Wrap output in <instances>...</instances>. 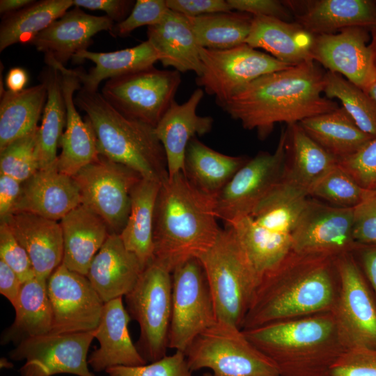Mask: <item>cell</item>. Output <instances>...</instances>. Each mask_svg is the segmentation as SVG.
Returning <instances> with one entry per match:
<instances>
[{"instance_id":"cell-6","label":"cell","mask_w":376,"mask_h":376,"mask_svg":"<svg viewBox=\"0 0 376 376\" xmlns=\"http://www.w3.org/2000/svg\"><path fill=\"white\" fill-rule=\"evenodd\" d=\"M197 258L208 281L217 321L242 329L258 277L233 229L221 228L214 244Z\"/></svg>"},{"instance_id":"cell-54","label":"cell","mask_w":376,"mask_h":376,"mask_svg":"<svg viewBox=\"0 0 376 376\" xmlns=\"http://www.w3.org/2000/svg\"><path fill=\"white\" fill-rule=\"evenodd\" d=\"M22 183L17 180L0 174V219L13 213L22 192Z\"/></svg>"},{"instance_id":"cell-58","label":"cell","mask_w":376,"mask_h":376,"mask_svg":"<svg viewBox=\"0 0 376 376\" xmlns=\"http://www.w3.org/2000/svg\"><path fill=\"white\" fill-rule=\"evenodd\" d=\"M33 0H1L0 13L6 15L17 12L33 3Z\"/></svg>"},{"instance_id":"cell-53","label":"cell","mask_w":376,"mask_h":376,"mask_svg":"<svg viewBox=\"0 0 376 376\" xmlns=\"http://www.w3.org/2000/svg\"><path fill=\"white\" fill-rule=\"evenodd\" d=\"M73 6L92 10H103L116 23L124 20L131 13L134 1L130 0H72Z\"/></svg>"},{"instance_id":"cell-27","label":"cell","mask_w":376,"mask_h":376,"mask_svg":"<svg viewBox=\"0 0 376 376\" xmlns=\"http://www.w3.org/2000/svg\"><path fill=\"white\" fill-rule=\"evenodd\" d=\"M314 37L295 22L253 16L246 44L263 49L279 61L294 66L313 61Z\"/></svg>"},{"instance_id":"cell-48","label":"cell","mask_w":376,"mask_h":376,"mask_svg":"<svg viewBox=\"0 0 376 376\" xmlns=\"http://www.w3.org/2000/svg\"><path fill=\"white\" fill-rule=\"evenodd\" d=\"M324 376H376V350H346Z\"/></svg>"},{"instance_id":"cell-30","label":"cell","mask_w":376,"mask_h":376,"mask_svg":"<svg viewBox=\"0 0 376 376\" xmlns=\"http://www.w3.org/2000/svg\"><path fill=\"white\" fill-rule=\"evenodd\" d=\"M285 132V159L281 178L308 195L314 184L338 162L314 141L299 123L287 125Z\"/></svg>"},{"instance_id":"cell-60","label":"cell","mask_w":376,"mask_h":376,"mask_svg":"<svg viewBox=\"0 0 376 376\" xmlns=\"http://www.w3.org/2000/svg\"><path fill=\"white\" fill-rule=\"evenodd\" d=\"M365 92L371 97L376 104V81Z\"/></svg>"},{"instance_id":"cell-43","label":"cell","mask_w":376,"mask_h":376,"mask_svg":"<svg viewBox=\"0 0 376 376\" xmlns=\"http://www.w3.org/2000/svg\"><path fill=\"white\" fill-rule=\"evenodd\" d=\"M366 190L338 164L314 184L308 196L334 207L354 208Z\"/></svg>"},{"instance_id":"cell-50","label":"cell","mask_w":376,"mask_h":376,"mask_svg":"<svg viewBox=\"0 0 376 376\" xmlns=\"http://www.w3.org/2000/svg\"><path fill=\"white\" fill-rule=\"evenodd\" d=\"M353 237L360 244H376V188L367 189L353 208Z\"/></svg>"},{"instance_id":"cell-39","label":"cell","mask_w":376,"mask_h":376,"mask_svg":"<svg viewBox=\"0 0 376 376\" xmlns=\"http://www.w3.org/2000/svg\"><path fill=\"white\" fill-rule=\"evenodd\" d=\"M72 6V0L35 1L17 12L3 15L0 26V52L17 43H31Z\"/></svg>"},{"instance_id":"cell-59","label":"cell","mask_w":376,"mask_h":376,"mask_svg":"<svg viewBox=\"0 0 376 376\" xmlns=\"http://www.w3.org/2000/svg\"><path fill=\"white\" fill-rule=\"evenodd\" d=\"M370 39L369 47L371 52L373 64L376 70V26L370 29Z\"/></svg>"},{"instance_id":"cell-31","label":"cell","mask_w":376,"mask_h":376,"mask_svg":"<svg viewBox=\"0 0 376 376\" xmlns=\"http://www.w3.org/2000/svg\"><path fill=\"white\" fill-rule=\"evenodd\" d=\"M72 59L74 63L89 60L95 63L88 72L80 70L76 72L84 89L97 91L102 81L154 66L159 56L147 40L136 46L110 52L81 50Z\"/></svg>"},{"instance_id":"cell-22","label":"cell","mask_w":376,"mask_h":376,"mask_svg":"<svg viewBox=\"0 0 376 376\" xmlns=\"http://www.w3.org/2000/svg\"><path fill=\"white\" fill-rule=\"evenodd\" d=\"M203 95L204 91L198 88L184 103L173 102L155 127L166 154L169 177L184 171L185 152L191 139L212 130L214 119L196 113Z\"/></svg>"},{"instance_id":"cell-34","label":"cell","mask_w":376,"mask_h":376,"mask_svg":"<svg viewBox=\"0 0 376 376\" xmlns=\"http://www.w3.org/2000/svg\"><path fill=\"white\" fill-rule=\"evenodd\" d=\"M248 160L221 153L194 137L186 150L183 173L196 188L215 198Z\"/></svg>"},{"instance_id":"cell-56","label":"cell","mask_w":376,"mask_h":376,"mask_svg":"<svg viewBox=\"0 0 376 376\" xmlns=\"http://www.w3.org/2000/svg\"><path fill=\"white\" fill-rule=\"evenodd\" d=\"M22 283L17 274L0 260V293L9 301L13 308L16 306Z\"/></svg>"},{"instance_id":"cell-28","label":"cell","mask_w":376,"mask_h":376,"mask_svg":"<svg viewBox=\"0 0 376 376\" xmlns=\"http://www.w3.org/2000/svg\"><path fill=\"white\" fill-rule=\"evenodd\" d=\"M63 233L62 264L86 276L91 263L110 234L104 221L81 204L61 221Z\"/></svg>"},{"instance_id":"cell-49","label":"cell","mask_w":376,"mask_h":376,"mask_svg":"<svg viewBox=\"0 0 376 376\" xmlns=\"http://www.w3.org/2000/svg\"><path fill=\"white\" fill-rule=\"evenodd\" d=\"M0 260L17 274L22 283L36 277L27 252L4 221L0 224Z\"/></svg>"},{"instance_id":"cell-45","label":"cell","mask_w":376,"mask_h":376,"mask_svg":"<svg viewBox=\"0 0 376 376\" xmlns=\"http://www.w3.org/2000/svg\"><path fill=\"white\" fill-rule=\"evenodd\" d=\"M105 373L107 376H192L185 354L181 351L143 366H115Z\"/></svg>"},{"instance_id":"cell-57","label":"cell","mask_w":376,"mask_h":376,"mask_svg":"<svg viewBox=\"0 0 376 376\" xmlns=\"http://www.w3.org/2000/svg\"><path fill=\"white\" fill-rule=\"evenodd\" d=\"M27 81L26 71L19 67L11 68L6 78L8 90L12 92H19L24 90Z\"/></svg>"},{"instance_id":"cell-12","label":"cell","mask_w":376,"mask_h":376,"mask_svg":"<svg viewBox=\"0 0 376 376\" xmlns=\"http://www.w3.org/2000/svg\"><path fill=\"white\" fill-rule=\"evenodd\" d=\"M340 291L333 310L346 350H376V298L352 253L336 257Z\"/></svg>"},{"instance_id":"cell-11","label":"cell","mask_w":376,"mask_h":376,"mask_svg":"<svg viewBox=\"0 0 376 376\" xmlns=\"http://www.w3.org/2000/svg\"><path fill=\"white\" fill-rule=\"evenodd\" d=\"M199 53L202 72L196 83L220 107L258 78L291 66L246 43L222 50L199 47Z\"/></svg>"},{"instance_id":"cell-44","label":"cell","mask_w":376,"mask_h":376,"mask_svg":"<svg viewBox=\"0 0 376 376\" xmlns=\"http://www.w3.org/2000/svg\"><path fill=\"white\" fill-rule=\"evenodd\" d=\"M38 130V128L0 151V174L22 183L39 170L36 155Z\"/></svg>"},{"instance_id":"cell-38","label":"cell","mask_w":376,"mask_h":376,"mask_svg":"<svg viewBox=\"0 0 376 376\" xmlns=\"http://www.w3.org/2000/svg\"><path fill=\"white\" fill-rule=\"evenodd\" d=\"M228 226L235 231L258 282L292 250L290 234L269 231L258 226L251 216L241 218Z\"/></svg>"},{"instance_id":"cell-21","label":"cell","mask_w":376,"mask_h":376,"mask_svg":"<svg viewBox=\"0 0 376 376\" xmlns=\"http://www.w3.org/2000/svg\"><path fill=\"white\" fill-rule=\"evenodd\" d=\"M81 204L76 182L72 177L61 173L56 162L39 169L22 182L13 213L29 212L58 221Z\"/></svg>"},{"instance_id":"cell-17","label":"cell","mask_w":376,"mask_h":376,"mask_svg":"<svg viewBox=\"0 0 376 376\" xmlns=\"http://www.w3.org/2000/svg\"><path fill=\"white\" fill-rule=\"evenodd\" d=\"M353 208L332 206L315 198L307 203L290 235L292 250L338 256L359 246L353 237Z\"/></svg>"},{"instance_id":"cell-20","label":"cell","mask_w":376,"mask_h":376,"mask_svg":"<svg viewBox=\"0 0 376 376\" xmlns=\"http://www.w3.org/2000/svg\"><path fill=\"white\" fill-rule=\"evenodd\" d=\"M295 22L313 36L338 33L343 29L376 26V1H283Z\"/></svg>"},{"instance_id":"cell-24","label":"cell","mask_w":376,"mask_h":376,"mask_svg":"<svg viewBox=\"0 0 376 376\" xmlns=\"http://www.w3.org/2000/svg\"><path fill=\"white\" fill-rule=\"evenodd\" d=\"M62 89L66 107V125L57 157L58 169L74 176L81 169L96 160L100 154L95 132L88 119L81 118L74 102L75 91L81 87L76 70L61 67Z\"/></svg>"},{"instance_id":"cell-1","label":"cell","mask_w":376,"mask_h":376,"mask_svg":"<svg viewBox=\"0 0 376 376\" xmlns=\"http://www.w3.org/2000/svg\"><path fill=\"white\" fill-rule=\"evenodd\" d=\"M336 257L291 250L260 278L242 329L332 312L340 291Z\"/></svg>"},{"instance_id":"cell-5","label":"cell","mask_w":376,"mask_h":376,"mask_svg":"<svg viewBox=\"0 0 376 376\" xmlns=\"http://www.w3.org/2000/svg\"><path fill=\"white\" fill-rule=\"evenodd\" d=\"M74 102L95 132L100 155L142 178L159 182L168 178L166 154L154 127L125 116L98 91L81 87Z\"/></svg>"},{"instance_id":"cell-3","label":"cell","mask_w":376,"mask_h":376,"mask_svg":"<svg viewBox=\"0 0 376 376\" xmlns=\"http://www.w3.org/2000/svg\"><path fill=\"white\" fill-rule=\"evenodd\" d=\"M215 198L196 188L183 171L160 185L153 224V262L171 273L179 265L207 251L221 228Z\"/></svg>"},{"instance_id":"cell-13","label":"cell","mask_w":376,"mask_h":376,"mask_svg":"<svg viewBox=\"0 0 376 376\" xmlns=\"http://www.w3.org/2000/svg\"><path fill=\"white\" fill-rule=\"evenodd\" d=\"M81 204L99 215L110 233L120 234L130 212V195L142 178L131 169L100 155L72 176Z\"/></svg>"},{"instance_id":"cell-37","label":"cell","mask_w":376,"mask_h":376,"mask_svg":"<svg viewBox=\"0 0 376 376\" xmlns=\"http://www.w3.org/2000/svg\"><path fill=\"white\" fill-rule=\"evenodd\" d=\"M40 77L47 93L36 148L39 169H42L52 166L57 160V148L66 125V107L61 72L48 66Z\"/></svg>"},{"instance_id":"cell-42","label":"cell","mask_w":376,"mask_h":376,"mask_svg":"<svg viewBox=\"0 0 376 376\" xmlns=\"http://www.w3.org/2000/svg\"><path fill=\"white\" fill-rule=\"evenodd\" d=\"M323 94L338 100L357 127L376 137V104L361 88L342 75L327 70L323 77Z\"/></svg>"},{"instance_id":"cell-32","label":"cell","mask_w":376,"mask_h":376,"mask_svg":"<svg viewBox=\"0 0 376 376\" xmlns=\"http://www.w3.org/2000/svg\"><path fill=\"white\" fill-rule=\"evenodd\" d=\"M162 182L141 178L130 195V212L119 236L125 248L138 258L143 269L153 260V224Z\"/></svg>"},{"instance_id":"cell-55","label":"cell","mask_w":376,"mask_h":376,"mask_svg":"<svg viewBox=\"0 0 376 376\" xmlns=\"http://www.w3.org/2000/svg\"><path fill=\"white\" fill-rule=\"evenodd\" d=\"M376 298V244H359L352 252Z\"/></svg>"},{"instance_id":"cell-51","label":"cell","mask_w":376,"mask_h":376,"mask_svg":"<svg viewBox=\"0 0 376 376\" xmlns=\"http://www.w3.org/2000/svg\"><path fill=\"white\" fill-rule=\"evenodd\" d=\"M231 9L253 16H266L290 22L292 13L283 1L277 0H227Z\"/></svg>"},{"instance_id":"cell-16","label":"cell","mask_w":376,"mask_h":376,"mask_svg":"<svg viewBox=\"0 0 376 376\" xmlns=\"http://www.w3.org/2000/svg\"><path fill=\"white\" fill-rule=\"evenodd\" d=\"M53 315L50 334L96 329L104 302L87 276L61 264L47 281Z\"/></svg>"},{"instance_id":"cell-33","label":"cell","mask_w":376,"mask_h":376,"mask_svg":"<svg viewBox=\"0 0 376 376\" xmlns=\"http://www.w3.org/2000/svg\"><path fill=\"white\" fill-rule=\"evenodd\" d=\"M47 279L34 277L22 283L14 309L13 322L1 334V345H18L25 339L50 334L53 315L47 295Z\"/></svg>"},{"instance_id":"cell-41","label":"cell","mask_w":376,"mask_h":376,"mask_svg":"<svg viewBox=\"0 0 376 376\" xmlns=\"http://www.w3.org/2000/svg\"><path fill=\"white\" fill-rule=\"evenodd\" d=\"M253 17L246 13L229 11L188 18L200 47L222 50L246 43Z\"/></svg>"},{"instance_id":"cell-8","label":"cell","mask_w":376,"mask_h":376,"mask_svg":"<svg viewBox=\"0 0 376 376\" xmlns=\"http://www.w3.org/2000/svg\"><path fill=\"white\" fill-rule=\"evenodd\" d=\"M126 309L140 328L135 345L147 363L166 356L172 309L171 273L152 262L125 295Z\"/></svg>"},{"instance_id":"cell-19","label":"cell","mask_w":376,"mask_h":376,"mask_svg":"<svg viewBox=\"0 0 376 376\" xmlns=\"http://www.w3.org/2000/svg\"><path fill=\"white\" fill-rule=\"evenodd\" d=\"M108 16H96L75 6L40 32L30 44L45 55L47 66L65 67L77 52L87 49L97 33L112 29Z\"/></svg>"},{"instance_id":"cell-47","label":"cell","mask_w":376,"mask_h":376,"mask_svg":"<svg viewBox=\"0 0 376 376\" xmlns=\"http://www.w3.org/2000/svg\"><path fill=\"white\" fill-rule=\"evenodd\" d=\"M338 164L362 188H376V137Z\"/></svg>"},{"instance_id":"cell-61","label":"cell","mask_w":376,"mask_h":376,"mask_svg":"<svg viewBox=\"0 0 376 376\" xmlns=\"http://www.w3.org/2000/svg\"><path fill=\"white\" fill-rule=\"evenodd\" d=\"M203 376H213V375L210 373H204Z\"/></svg>"},{"instance_id":"cell-36","label":"cell","mask_w":376,"mask_h":376,"mask_svg":"<svg viewBox=\"0 0 376 376\" xmlns=\"http://www.w3.org/2000/svg\"><path fill=\"white\" fill-rule=\"evenodd\" d=\"M47 95L43 82L19 92L5 90L1 95L0 151L38 128Z\"/></svg>"},{"instance_id":"cell-7","label":"cell","mask_w":376,"mask_h":376,"mask_svg":"<svg viewBox=\"0 0 376 376\" xmlns=\"http://www.w3.org/2000/svg\"><path fill=\"white\" fill-rule=\"evenodd\" d=\"M184 353L192 372L209 368L213 376H279L242 329L221 321L199 334Z\"/></svg>"},{"instance_id":"cell-46","label":"cell","mask_w":376,"mask_h":376,"mask_svg":"<svg viewBox=\"0 0 376 376\" xmlns=\"http://www.w3.org/2000/svg\"><path fill=\"white\" fill-rule=\"evenodd\" d=\"M169 11L166 0H137L130 14L122 22L114 23L109 32L113 37H127L139 27L159 24Z\"/></svg>"},{"instance_id":"cell-10","label":"cell","mask_w":376,"mask_h":376,"mask_svg":"<svg viewBox=\"0 0 376 376\" xmlns=\"http://www.w3.org/2000/svg\"><path fill=\"white\" fill-rule=\"evenodd\" d=\"M171 277L169 348L185 352L217 320L208 281L198 258H191L177 267Z\"/></svg>"},{"instance_id":"cell-23","label":"cell","mask_w":376,"mask_h":376,"mask_svg":"<svg viewBox=\"0 0 376 376\" xmlns=\"http://www.w3.org/2000/svg\"><path fill=\"white\" fill-rule=\"evenodd\" d=\"M130 320L123 297L104 304L95 334L100 347L88 357V366L94 372H105L115 366H139L148 363L130 336Z\"/></svg>"},{"instance_id":"cell-18","label":"cell","mask_w":376,"mask_h":376,"mask_svg":"<svg viewBox=\"0 0 376 376\" xmlns=\"http://www.w3.org/2000/svg\"><path fill=\"white\" fill-rule=\"evenodd\" d=\"M370 39V29L361 26L347 28L334 34L315 36L313 60L365 91L376 81Z\"/></svg>"},{"instance_id":"cell-40","label":"cell","mask_w":376,"mask_h":376,"mask_svg":"<svg viewBox=\"0 0 376 376\" xmlns=\"http://www.w3.org/2000/svg\"><path fill=\"white\" fill-rule=\"evenodd\" d=\"M308 198L305 191L281 178L249 216L269 231L290 234Z\"/></svg>"},{"instance_id":"cell-2","label":"cell","mask_w":376,"mask_h":376,"mask_svg":"<svg viewBox=\"0 0 376 376\" xmlns=\"http://www.w3.org/2000/svg\"><path fill=\"white\" fill-rule=\"evenodd\" d=\"M323 72L314 61L290 66L254 80L221 107L265 139L276 123L287 125L339 107L323 94Z\"/></svg>"},{"instance_id":"cell-15","label":"cell","mask_w":376,"mask_h":376,"mask_svg":"<svg viewBox=\"0 0 376 376\" xmlns=\"http://www.w3.org/2000/svg\"><path fill=\"white\" fill-rule=\"evenodd\" d=\"M95 334V329L29 338L17 345L8 355L13 361L25 360L19 370L20 376H95L88 363V352Z\"/></svg>"},{"instance_id":"cell-26","label":"cell","mask_w":376,"mask_h":376,"mask_svg":"<svg viewBox=\"0 0 376 376\" xmlns=\"http://www.w3.org/2000/svg\"><path fill=\"white\" fill-rule=\"evenodd\" d=\"M143 270L138 258L125 248L119 235L110 233L93 258L86 276L105 303L126 295Z\"/></svg>"},{"instance_id":"cell-9","label":"cell","mask_w":376,"mask_h":376,"mask_svg":"<svg viewBox=\"0 0 376 376\" xmlns=\"http://www.w3.org/2000/svg\"><path fill=\"white\" fill-rule=\"evenodd\" d=\"M181 81L178 71L152 66L107 80L101 94L125 116L155 127L175 101Z\"/></svg>"},{"instance_id":"cell-35","label":"cell","mask_w":376,"mask_h":376,"mask_svg":"<svg viewBox=\"0 0 376 376\" xmlns=\"http://www.w3.org/2000/svg\"><path fill=\"white\" fill-rule=\"evenodd\" d=\"M299 124L338 162L354 155L373 139L357 127L343 107L304 119Z\"/></svg>"},{"instance_id":"cell-25","label":"cell","mask_w":376,"mask_h":376,"mask_svg":"<svg viewBox=\"0 0 376 376\" xmlns=\"http://www.w3.org/2000/svg\"><path fill=\"white\" fill-rule=\"evenodd\" d=\"M27 252L36 277L48 279L62 263L63 233L60 222L29 212H15L3 220Z\"/></svg>"},{"instance_id":"cell-52","label":"cell","mask_w":376,"mask_h":376,"mask_svg":"<svg viewBox=\"0 0 376 376\" xmlns=\"http://www.w3.org/2000/svg\"><path fill=\"white\" fill-rule=\"evenodd\" d=\"M169 10L188 17L232 11L227 0H166Z\"/></svg>"},{"instance_id":"cell-4","label":"cell","mask_w":376,"mask_h":376,"mask_svg":"<svg viewBox=\"0 0 376 376\" xmlns=\"http://www.w3.org/2000/svg\"><path fill=\"white\" fill-rule=\"evenodd\" d=\"M242 331L274 363L279 376H324L346 350L332 312Z\"/></svg>"},{"instance_id":"cell-14","label":"cell","mask_w":376,"mask_h":376,"mask_svg":"<svg viewBox=\"0 0 376 376\" xmlns=\"http://www.w3.org/2000/svg\"><path fill=\"white\" fill-rule=\"evenodd\" d=\"M285 143L283 130L273 153L260 152L249 159L215 197L217 217L226 226L251 215L279 182L284 170Z\"/></svg>"},{"instance_id":"cell-29","label":"cell","mask_w":376,"mask_h":376,"mask_svg":"<svg viewBox=\"0 0 376 376\" xmlns=\"http://www.w3.org/2000/svg\"><path fill=\"white\" fill-rule=\"evenodd\" d=\"M147 36L163 66L201 74L199 46L187 17L169 10L162 22L148 27Z\"/></svg>"}]
</instances>
